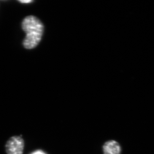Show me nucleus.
<instances>
[{
  "label": "nucleus",
  "mask_w": 154,
  "mask_h": 154,
  "mask_svg": "<svg viewBox=\"0 0 154 154\" xmlns=\"http://www.w3.org/2000/svg\"><path fill=\"white\" fill-rule=\"evenodd\" d=\"M22 29L26 34L23 45L26 49H32L40 42L44 32L42 23L35 17H26L22 22Z\"/></svg>",
  "instance_id": "nucleus-1"
},
{
  "label": "nucleus",
  "mask_w": 154,
  "mask_h": 154,
  "mask_svg": "<svg viewBox=\"0 0 154 154\" xmlns=\"http://www.w3.org/2000/svg\"><path fill=\"white\" fill-rule=\"evenodd\" d=\"M25 142L22 136H14L6 143L5 150L7 154H23Z\"/></svg>",
  "instance_id": "nucleus-2"
},
{
  "label": "nucleus",
  "mask_w": 154,
  "mask_h": 154,
  "mask_svg": "<svg viewBox=\"0 0 154 154\" xmlns=\"http://www.w3.org/2000/svg\"><path fill=\"white\" fill-rule=\"evenodd\" d=\"M103 150L104 154H120L121 152L120 144L115 140H110L105 143Z\"/></svg>",
  "instance_id": "nucleus-3"
},
{
  "label": "nucleus",
  "mask_w": 154,
  "mask_h": 154,
  "mask_svg": "<svg viewBox=\"0 0 154 154\" xmlns=\"http://www.w3.org/2000/svg\"><path fill=\"white\" fill-rule=\"evenodd\" d=\"M20 3H29L32 2V1H20Z\"/></svg>",
  "instance_id": "nucleus-4"
},
{
  "label": "nucleus",
  "mask_w": 154,
  "mask_h": 154,
  "mask_svg": "<svg viewBox=\"0 0 154 154\" xmlns=\"http://www.w3.org/2000/svg\"><path fill=\"white\" fill-rule=\"evenodd\" d=\"M35 154H42V153H35Z\"/></svg>",
  "instance_id": "nucleus-5"
}]
</instances>
